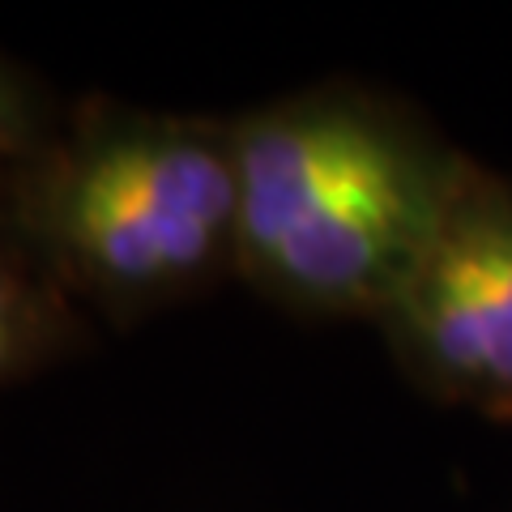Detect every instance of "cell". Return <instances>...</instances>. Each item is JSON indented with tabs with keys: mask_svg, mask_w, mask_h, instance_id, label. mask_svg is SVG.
I'll return each instance as SVG.
<instances>
[{
	"mask_svg": "<svg viewBox=\"0 0 512 512\" xmlns=\"http://www.w3.org/2000/svg\"><path fill=\"white\" fill-rule=\"evenodd\" d=\"M235 274L303 316L393 303L474 158L419 111L363 86H316L235 116Z\"/></svg>",
	"mask_w": 512,
	"mask_h": 512,
	"instance_id": "6da1fadb",
	"label": "cell"
},
{
	"mask_svg": "<svg viewBox=\"0 0 512 512\" xmlns=\"http://www.w3.org/2000/svg\"><path fill=\"white\" fill-rule=\"evenodd\" d=\"M0 231L64 299L154 312L235 269V124L86 99L43 133Z\"/></svg>",
	"mask_w": 512,
	"mask_h": 512,
	"instance_id": "7a4b0ae2",
	"label": "cell"
},
{
	"mask_svg": "<svg viewBox=\"0 0 512 512\" xmlns=\"http://www.w3.org/2000/svg\"><path fill=\"white\" fill-rule=\"evenodd\" d=\"M376 325L427 397L512 423V175L470 163Z\"/></svg>",
	"mask_w": 512,
	"mask_h": 512,
	"instance_id": "3957f363",
	"label": "cell"
},
{
	"mask_svg": "<svg viewBox=\"0 0 512 512\" xmlns=\"http://www.w3.org/2000/svg\"><path fill=\"white\" fill-rule=\"evenodd\" d=\"M73 325V303L0 231V384L56 359Z\"/></svg>",
	"mask_w": 512,
	"mask_h": 512,
	"instance_id": "277c9868",
	"label": "cell"
},
{
	"mask_svg": "<svg viewBox=\"0 0 512 512\" xmlns=\"http://www.w3.org/2000/svg\"><path fill=\"white\" fill-rule=\"evenodd\" d=\"M52 120L56 116H47L39 107L35 90L22 82V73H13L0 60V201H5L13 175L22 171V163L35 154L43 133L52 128Z\"/></svg>",
	"mask_w": 512,
	"mask_h": 512,
	"instance_id": "5b68a950",
	"label": "cell"
}]
</instances>
